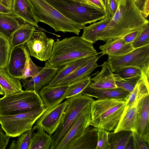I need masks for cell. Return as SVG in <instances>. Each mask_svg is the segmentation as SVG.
Wrapping results in <instances>:
<instances>
[{"label": "cell", "mask_w": 149, "mask_h": 149, "mask_svg": "<svg viewBox=\"0 0 149 149\" xmlns=\"http://www.w3.org/2000/svg\"><path fill=\"white\" fill-rule=\"evenodd\" d=\"M10 137L4 134L0 128V149H5L7 147Z\"/></svg>", "instance_id": "cell-42"}, {"label": "cell", "mask_w": 149, "mask_h": 149, "mask_svg": "<svg viewBox=\"0 0 149 149\" xmlns=\"http://www.w3.org/2000/svg\"><path fill=\"white\" fill-rule=\"evenodd\" d=\"M0 95H4V94L2 91L1 88L0 86Z\"/></svg>", "instance_id": "cell-50"}, {"label": "cell", "mask_w": 149, "mask_h": 149, "mask_svg": "<svg viewBox=\"0 0 149 149\" xmlns=\"http://www.w3.org/2000/svg\"><path fill=\"white\" fill-rule=\"evenodd\" d=\"M73 0L74 1H78V2H79L80 1V0Z\"/></svg>", "instance_id": "cell-51"}, {"label": "cell", "mask_w": 149, "mask_h": 149, "mask_svg": "<svg viewBox=\"0 0 149 149\" xmlns=\"http://www.w3.org/2000/svg\"><path fill=\"white\" fill-rule=\"evenodd\" d=\"M13 0H1V3L9 8L12 9Z\"/></svg>", "instance_id": "cell-46"}, {"label": "cell", "mask_w": 149, "mask_h": 149, "mask_svg": "<svg viewBox=\"0 0 149 149\" xmlns=\"http://www.w3.org/2000/svg\"><path fill=\"white\" fill-rule=\"evenodd\" d=\"M137 104L125 106L117 127L113 131L121 130L134 131L136 120Z\"/></svg>", "instance_id": "cell-27"}, {"label": "cell", "mask_w": 149, "mask_h": 149, "mask_svg": "<svg viewBox=\"0 0 149 149\" xmlns=\"http://www.w3.org/2000/svg\"><path fill=\"white\" fill-rule=\"evenodd\" d=\"M107 62L113 73L126 67L135 68L141 70L149 65V44L123 55L108 56Z\"/></svg>", "instance_id": "cell-9"}, {"label": "cell", "mask_w": 149, "mask_h": 149, "mask_svg": "<svg viewBox=\"0 0 149 149\" xmlns=\"http://www.w3.org/2000/svg\"><path fill=\"white\" fill-rule=\"evenodd\" d=\"M47 109L44 107L12 115H0V124L7 135L10 137L18 136L31 130L36 121Z\"/></svg>", "instance_id": "cell-8"}, {"label": "cell", "mask_w": 149, "mask_h": 149, "mask_svg": "<svg viewBox=\"0 0 149 149\" xmlns=\"http://www.w3.org/2000/svg\"><path fill=\"white\" fill-rule=\"evenodd\" d=\"M91 104L80 113L55 149H68L73 143L83 135L86 129L90 126L91 120Z\"/></svg>", "instance_id": "cell-10"}, {"label": "cell", "mask_w": 149, "mask_h": 149, "mask_svg": "<svg viewBox=\"0 0 149 149\" xmlns=\"http://www.w3.org/2000/svg\"><path fill=\"white\" fill-rule=\"evenodd\" d=\"M147 94H149V88L139 78L134 88L125 101V106L130 107L137 104L141 98Z\"/></svg>", "instance_id": "cell-31"}, {"label": "cell", "mask_w": 149, "mask_h": 149, "mask_svg": "<svg viewBox=\"0 0 149 149\" xmlns=\"http://www.w3.org/2000/svg\"><path fill=\"white\" fill-rule=\"evenodd\" d=\"M147 0H136L134 2L136 6L140 10Z\"/></svg>", "instance_id": "cell-47"}, {"label": "cell", "mask_w": 149, "mask_h": 149, "mask_svg": "<svg viewBox=\"0 0 149 149\" xmlns=\"http://www.w3.org/2000/svg\"><path fill=\"white\" fill-rule=\"evenodd\" d=\"M133 0H119L116 11L100 36L98 40L105 42L121 37L132 31L148 25Z\"/></svg>", "instance_id": "cell-1"}, {"label": "cell", "mask_w": 149, "mask_h": 149, "mask_svg": "<svg viewBox=\"0 0 149 149\" xmlns=\"http://www.w3.org/2000/svg\"><path fill=\"white\" fill-rule=\"evenodd\" d=\"M141 11L143 16L146 18L148 16L149 14V0H147Z\"/></svg>", "instance_id": "cell-44"}, {"label": "cell", "mask_w": 149, "mask_h": 149, "mask_svg": "<svg viewBox=\"0 0 149 149\" xmlns=\"http://www.w3.org/2000/svg\"><path fill=\"white\" fill-rule=\"evenodd\" d=\"M134 49L149 44V25L141 28L134 41L131 43Z\"/></svg>", "instance_id": "cell-36"}, {"label": "cell", "mask_w": 149, "mask_h": 149, "mask_svg": "<svg viewBox=\"0 0 149 149\" xmlns=\"http://www.w3.org/2000/svg\"><path fill=\"white\" fill-rule=\"evenodd\" d=\"M67 99L68 104L63 113L61 123L52 136L50 149H55L81 112L94 100L91 97L81 93Z\"/></svg>", "instance_id": "cell-7"}, {"label": "cell", "mask_w": 149, "mask_h": 149, "mask_svg": "<svg viewBox=\"0 0 149 149\" xmlns=\"http://www.w3.org/2000/svg\"><path fill=\"white\" fill-rule=\"evenodd\" d=\"M24 44L11 49L9 60L6 69L12 77L22 78L26 60Z\"/></svg>", "instance_id": "cell-16"}, {"label": "cell", "mask_w": 149, "mask_h": 149, "mask_svg": "<svg viewBox=\"0 0 149 149\" xmlns=\"http://www.w3.org/2000/svg\"><path fill=\"white\" fill-rule=\"evenodd\" d=\"M0 13H13L12 9L9 8L0 3Z\"/></svg>", "instance_id": "cell-45"}, {"label": "cell", "mask_w": 149, "mask_h": 149, "mask_svg": "<svg viewBox=\"0 0 149 149\" xmlns=\"http://www.w3.org/2000/svg\"><path fill=\"white\" fill-rule=\"evenodd\" d=\"M0 86L4 95L17 93L23 90L20 79L11 77L6 69L1 68Z\"/></svg>", "instance_id": "cell-25"}, {"label": "cell", "mask_w": 149, "mask_h": 149, "mask_svg": "<svg viewBox=\"0 0 149 149\" xmlns=\"http://www.w3.org/2000/svg\"><path fill=\"white\" fill-rule=\"evenodd\" d=\"M125 149H134V141L132 135L127 143Z\"/></svg>", "instance_id": "cell-48"}, {"label": "cell", "mask_w": 149, "mask_h": 149, "mask_svg": "<svg viewBox=\"0 0 149 149\" xmlns=\"http://www.w3.org/2000/svg\"><path fill=\"white\" fill-rule=\"evenodd\" d=\"M37 28L32 24L24 22L12 36L10 40L11 49L25 44L31 38Z\"/></svg>", "instance_id": "cell-26"}, {"label": "cell", "mask_w": 149, "mask_h": 149, "mask_svg": "<svg viewBox=\"0 0 149 149\" xmlns=\"http://www.w3.org/2000/svg\"><path fill=\"white\" fill-rule=\"evenodd\" d=\"M91 78L90 76H87L69 85V88L66 94V99L81 93L82 91L91 83Z\"/></svg>", "instance_id": "cell-33"}, {"label": "cell", "mask_w": 149, "mask_h": 149, "mask_svg": "<svg viewBox=\"0 0 149 149\" xmlns=\"http://www.w3.org/2000/svg\"><path fill=\"white\" fill-rule=\"evenodd\" d=\"M132 133V131L125 130L108 132V139L111 149H125Z\"/></svg>", "instance_id": "cell-30"}, {"label": "cell", "mask_w": 149, "mask_h": 149, "mask_svg": "<svg viewBox=\"0 0 149 149\" xmlns=\"http://www.w3.org/2000/svg\"><path fill=\"white\" fill-rule=\"evenodd\" d=\"M99 54L95 56L86 64L58 82L55 86L69 85L87 76H90L93 71L100 66L97 63L98 60L102 56L101 54Z\"/></svg>", "instance_id": "cell-18"}, {"label": "cell", "mask_w": 149, "mask_h": 149, "mask_svg": "<svg viewBox=\"0 0 149 149\" xmlns=\"http://www.w3.org/2000/svg\"><path fill=\"white\" fill-rule=\"evenodd\" d=\"M119 0H116L117 1L118 3V1H119Z\"/></svg>", "instance_id": "cell-53"}, {"label": "cell", "mask_w": 149, "mask_h": 149, "mask_svg": "<svg viewBox=\"0 0 149 149\" xmlns=\"http://www.w3.org/2000/svg\"><path fill=\"white\" fill-rule=\"evenodd\" d=\"M104 6L105 9V13L106 17H111L109 16V9L108 0H105Z\"/></svg>", "instance_id": "cell-49"}, {"label": "cell", "mask_w": 149, "mask_h": 149, "mask_svg": "<svg viewBox=\"0 0 149 149\" xmlns=\"http://www.w3.org/2000/svg\"><path fill=\"white\" fill-rule=\"evenodd\" d=\"M141 29L131 31L122 37L124 42L126 43H132L139 33Z\"/></svg>", "instance_id": "cell-41"}, {"label": "cell", "mask_w": 149, "mask_h": 149, "mask_svg": "<svg viewBox=\"0 0 149 149\" xmlns=\"http://www.w3.org/2000/svg\"><path fill=\"white\" fill-rule=\"evenodd\" d=\"M24 22L13 13H0V33L10 40L14 33Z\"/></svg>", "instance_id": "cell-22"}, {"label": "cell", "mask_w": 149, "mask_h": 149, "mask_svg": "<svg viewBox=\"0 0 149 149\" xmlns=\"http://www.w3.org/2000/svg\"><path fill=\"white\" fill-rule=\"evenodd\" d=\"M93 43L81 36L66 38L54 42L51 56L47 61L58 68L75 60L100 54Z\"/></svg>", "instance_id": "cell-2"}, {"label": "cell", "mask_w": 149, "mask_h": 149, "mask_svg": "<svg viewBox=\"0 0 149 149\" xmlns=\"http://www.w3.org/2000/svg\"><path fill=\"white\" fill-rule=\"evenodd\" d=\"M133 1L135 2V1H136V0H133Z\"/></svg>", "instance_id": "cell-54"}, {"label": "cell", "mask_w": 149, "mask_h": 149, "mask_svg": "<svg viewBox=\"0 0 149 149\" xmlns=\"http://www.w3.org/2000/svg\"><path fill=\"white\" fill-rule=\"evenodd\" d=\"M32 130H28L18 136L17 141L13 140L9 148L29 149L33 133Z\"/></svg>", "instance_id": "cell-34"}, {"label": "cell", "mask_w": 149, "mask_h": 149, "mask_svg": "<svg viewBox=\"0 0 149 149\" xmlns=\"http://www.w3.org/2000/svg\"><path fill=\"white\" fill-rule=\"evenodd\" d=\"M24 50L26 60L21 79H26L34 77L43 68L37 65L32 61L26 43L24 45Z\"/></svg>", "instance_id": "cell-32"}, {"label": "cell", "mask_w": 149, "mask_h": 149, "mask_svg": "<svg viewBox=\"0 0 149 149\" xmlns=\"http://www.w3.org/2000/svg\"><path fill=\"white\" fill-rule=\"evenodd\" d=\"M125 107V101L111 98L94 100L91 104L90 126L109 132L116 128Z\"/></svg>", "instance_id": "cell-3"}, {"label": "cell", "mask_w": 149, "mask_h": 149, "mask_svg": "<svg viewBox=\"0 0 149 149\" xmlns=\"http://www.w3.org/2000/svg\"><path fill=\"white\" fill-rule=\"evenodd\" d=\"M64 15L83 26L104 19L105 12L90 8L72 0H46Z\"/></svg>", "instance_id": "cell-5"}, {"label": "cell", "mask_w": 149, "mask_h": 149, "mask_svg": "<svg viewBox=\"0 0 149 149\" xmlns=\"http://www.w3.org/2000/svg\"><path fill=\"white\" fill-rule=\"evenodd\" d=\"M81 93L99 99L115 98L126 101L130 93L118 87L97 89L91 88L88 85Z\"/></svg>", "instance_id": "cell-20"}, {"label": "cell", "mask_w": 149, "mask_h": 149, "mask_svg": "<svg viewBox=\"0 0 149 149\" xmlns=\"http://www.w3.org/2000/svg\"><path fill=\"white\" fill-rule=\"evenodd\" d=\"M112 17H106L104 19L84 26L81 37L84 39L93 44L98 40L102 32L106 28Z\"/></svg>", "instance_id": "cell-28"}, {"label": "cell", "mask_w": 149, "mask_h": 149, "mask_svg": "<svg viewBox=\"0 0 149 149\" xmlns=\"http://www.w3.org/2000/svg\"><path fill=\"white\" fill-rule=\"evenodd\" d=\"M108 4L109 16L112 17L116 11L118 3L116 0H108Z\"/></svg>", "instance_id": "cell-43"}, {"label": "cell", "mask_w": 149, "mask_h": 149, "mask_svg": "<svg viewBox=\"0 0 149 149\" xmlns=\"http://www.w3.org/2000/svg\"><path fill=\"white\" fill-rule=\"evenodd\" d=\"M124 79H127L134 78H140L141 75V71L138 68L132 67L123 68L115 72Z\"/></svg>", "instance_id": "cell-37"}, {"label": "cell", "mask_w": 149, "mask_h": 149, "mask_svg": "<svg viewBox=\"0 0 149 149\" xmlns=\"http://www.w3.org/2000/svg\"><path fill=\"white\" fill-rule=\"evenodd\" d=\"M59 68H55L47 61L38 74L34 77L20 79L25 90H31L37 92L52 80Z\"/></svg>", "instance_id": "cell-13"}, {"label": "cell", "mask_w": 149, "mask_h": 149, "mask_svg": "<svg viewBox=\"0 0 149 149\" xmlns=\"http://www.w3.org/2000/svg\"><path fill=\"white\" fill-rule=\"evenodd\" d=\"M84 5L94 9L105 12V8L102 0H80Z\"/></svg>", "instance_id": "cell-40"}, {"label": "cell", "mask_w": 149, "mask_h": 149, "mask_svg": "<svg viewBox=\"0 0 149 149\" xmlns=\"http://www.w3.org/2000/svg\"><path fill=\"white\" fill-rule=\"evenodd\" d=\"M90 126L86 128L83 135L73 143L68 149H96L97 128Z\"/></svg>", "instance_id": "cell-23"}, {"label": "cell", "mask_w": 149, "mask_h": 149, "mask_svg": "<svg viewBox=\"0 0 149 149\" xmlns=\"http://www.w3.org/2000/svg\"><path fill=\"white\" fill-rule=\"evenodd\" d=\"M135 131L149 144V94L141 98L137 103Z\"/></svg>", "instance_id": "cell-14"}, {"label": "cell", "mask_w": 149, "mask_h": 149, "mask_svg": "<svg viewBox=\"0 0 149 149\" xmlns=\"http://www.w3.org/2000/svg\"><path fill=\"white\" fill-rule=\"evenodd\" d=\"M96 55L78 59L67 63L62 68L58 70L52 80L47 85L55 86L58 82L86 64Z\"/></svg>", "instance_id": "cell-24"}, {"label": "cell", "mask_w": 149, "mask_h": 149, "mask_svg": "<svg viewBox=\"0 0 149 149\" xmlns=\"http://www.w3.org/2000/svg\"><path fill=\"white\" fill-rule=\"evenodd\" d=\"M108 132L103 129H97L96 149H111L108 139Z\"/></svg>", "instance_id": "cell-38"}, {"label": "cell", "mask_w": 149, "mask_h": 149, "mask_svg": "<svg viewBox=\"0 0 149 149\" xmlns=\"http://www.w3.org/2000/svg\"><path fill=\"white\" fill-rule=\"evenodd\" d=\"M100 66L101 70L91 78V81L88 86L97 89L117 88L114 73L111 71L108 62L104 61Z\"/></svg>", "instance_id": "cell-17"}, {"label": "cell", "mask_w": 149, "mask_h": 149, "mask_svg": "<svg viewBox=\"0 0 149 149\" xmlns=\"http://www.w3.org/2000/svg\"><path fill=\"white\" fill-rule=\"evenodd\" d=\"M45 107L38 93L22 90L4 95L0 98V115L7 116L27 112Z\"/></svg>", "instance_id": "cell-6"}, {"label": "cell", "mask_w": 149, "mask_h": 149, "mask_svg": "<svg viewBox=\"0 0 149 149\" xmlns=\"http://www.w3.org/2000/svg\"><path fill=\"white\" fill-rule=\"evenodd\" d=\"M33 132L29 149H50L52 136L41 128Z\"/></svg>", "instance_id": "cell-29"}, {"label": "cell", "mask_w": 149, "mask_h": 149, "mask_svg": "<svg viewBox=\"0 0 149 149\" xmlns=\"http://www.w3.org/2000/svg\"><path fill=\"white\" fill-rule=\"evenodd\" d=\"M132 132L134 149H149V144L135 131Z\"/></svg>", "instance_id": "cell-39"}, {"label": "cell", "mask_w": 149, "mask_h": 149, "mask_svg": "<svg viewBox=\"0 0 149 149\" xmlns=\"http://www.w3.org/2000/svg\"><path fill=\"white\" fill-rule=\"evenodd\" d=\"M69 85H47L38 92L45 107L49 109L66 99Z\"/></svg>", "instance_id": "cell-15"}, {"label": "cell", "mask_w": 149, "mask_h": 149, "mask_svg": "<svg viewBox=\"0 0 149 149\" xmlns=\"http://www.w3.org/2000/svg\"><path fill=\"white\" fill-rule=\"evenodd\" d=\"M55 41L44 32L36 30L26 43L31 56L41 61H46L50 58Z\"/></svg>", "instance_id": "cell-11"}, {"label": "cell", "mask_w": 149, "mask_h": 149, "mask_svg": "<svg viewBox=\"0 0 149 149\" xmlns=\"http://www.w3.org/2000/svg\"><path fill=\"white\" fill-rule=\"evenodd\" d=\"M0 3H1V0H0Z\"/></svg>", "instance_id": "cell-55"}, {"label": "cell", "mask_w": 149, "mask_h": 149, "mask_svg": "<svg viewBox=\"0 0 149 149\" xmlns=\"http://www.w3.org/2000/svg\"><path fill=\"white\" fill-rule=\"evenodd\" d=\"M102 1L104 6L105 0H102Z\"/></svg>", "instance_id": "cell-52"}, {"label": "cell", "mask_w": 149, "mask_h": 149, "mask_svg": "<svg viewBox=\"0 0 149 149\" xmlns=\"http://www.w3.org/2000/svg\"><path fill=\"white\" fill-rule=\"evenodd\" d=\"M68 104L66 100L49 109H47L35 122L32 129L33 132L38 128H41L52 136L58 127Z\"/></svg>", "instance_id": "cell-12"}, {"label": "cell", "mask_w": 149, "mask_h": 149, "mask_svg": "<svg viewBox=\"0 0 149 149\" xmlns=\"http://www.w3.org/2000/svg\"><path fill=\"white\" fill-rule=\"evenodd\" d=\"M38 22L46 24L56 32L79 35L83 26L68 18L46 0H29Z\"/></svg>", "instance_id": "cell-4"}, {"label": "cell", "mask_w": 149, "mask_h": 149, "mask_svg": "<svg viewBox=\"0 0 149 149\" xmlns=\"http://www.w3.org/2000/svg\"><path fill=\"white\" fill-rule=\"evenodd\" d=\"M12 10L13 13L24 22L39 28L38 22L34 15L29 0H14Z\"/></svg>", "instance_id": "cell-21"}, {"label": "cell", "mask_w": 149, "mask_h": 149, "mask_svg": "<svg viewBox=\"0 0 149 149\" xmlns=\"http://www.w3.org/2000/svg\"><path fill=\"white\" fill-rule=\"evenodd\" d=\"M99 47L102 56H120L126 54L134 49L131 43H126L122 37L108 40Z\"/></svg>", "instance_id": "cell-19"}, {"label": "cell", "mask_w": 149, "mask_h": 149, "mask_svg": "<svg viewBox=\"0 0 149 149\" xmlns=\"http://www.w3.org/2000/svg\"><path fill=\"white\" fill-rule=\"evenodd\" d=\"M114 76L117 87L121 88L130 93L134 88L139 78H134L124 79L115 73H114Z\"/></svg>", "instance_id": "cell-35"}]
</instances>
